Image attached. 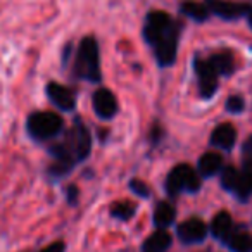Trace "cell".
Here are the masks:
<instances>
[{
    "mask_svg": "<svg viewBox=\"0 0 252 252\" xmlns=\"http://www.w3.org/2000/svg\"><path fill=\"white\" fill-rule=\"evenodd\" d=\"M50 156L54 158V164L50 166L49 175L54 178L66 176L78 162L85 161L92 152V135L88 128L76 119L71 130L66 133L63 140L56 142L49 149Z\"/></svg>",
    "mask_w": 252,
    "mask_h": 252,
    "instance_id": "obj_1",
    "label": "cell"
},
{
    "mask_svg": "<svg viewBox=\"0 0 252 252\" xmlns=\"http://www.w3.org/2000/svg\"><path fill=\"white\" fill-rule=\"evenodd\" d=\"M74 74L88 83L102 81L100 50H98V42L94 36H87L78 45L76 57H74Z\"/></svg>",
    "mask_w": 252,
    "mask_h": 252,
    "instance_id": "obj_2",
    "label": "cell"
},
{
    "mask_svg": "<svg viewBox=\"0 0 252 252\" xmlns=\"http://www.w3.org/2000/svg\"><path fill=\"white\" fill-rule=\"evenodd\" d=\"M64 128V121L59 114L50 111L32 112L26 119V131L36 142L56 140Z\"/></svg>",
    "mask_w": 252,
    "mask_h": 252,
    "instance_id": "obj_3",
    "label": "cell"
},
{
    "mask_svg": "<svg viewBox=\"0 0 252 252\" xmlns=\"http://www.w3.org/2000/svg\"><path fill=\"white\" fill-rule=\"evenodd\" d=\"M175 30H178V25L175 23V19L164 11H152L147 14L144 23V40L147 42V45L154 47L159 40H162L164 36H168L169 33H173Z\"/></svg>",
    "mask_w": 252,
    "mask_h": 252,
    "instance_id": "obj_4",
    "label": "cell"
},
{
    "mask_svg": "<svg viewBox=\"0 0 252 252\" xmlns=\"http://www.w3.org/2000/svg\"><path fill=\"white\" fill-rule=\"evenodd\" d=\"M200 189V178L195 169L189 164H178L169 171L166 178V192L171 197L182 192H197Z\"/></svg>",
    "mask_w": 252,
    "mask_h": 252,
    "instance_id": "obj_5",
    "label": "cell"
},
{
    "mask_svg": "<svg viewBox=\"0 0 252 252\" xmlns=\"http://www.w3.org/2000/svg\"><path fill=\"white\" fill-rule=\"evenodd\" d=\"M178 35L180 28L175 30L173 33H169L168 36H164L162 40H159L152 50H154L156 61L161 67H168L171 64H175L176 54H178Z\"/></svg>",
    "mask_w": 252,
    "mask_h": 252,
    "instance_id": "obj_6",
    "label": "cell"
},
{
    "mask_svg": "<svg viewBox=\"0 0 252 252\" xmlns=\"http://www.w3.org/2000/svg\"><path fill=\"white\" fill-rule=\"evenodd\" d=\"M92 105H94V112L104 121H109L112 119L119 111L118 105V98L107 88H98L94 94V98H92Z\"/></svg>",
    "mask_w": 252,
    "mask_h": 252,
    "instance_id": "obj_7",
    "label": "cell"
},
{
    "mask_svg": "<svg viewBox=\"0 0 252 252\" xmlns=\"http://www.w3.org/2000/svg\"><path fill=\"white\" fill-rule=\"evenodd\" d=\"M197 78H199V92L204 98H209L218 90V73L213 69L209 61H193Z\"/></svg>",
    "mask_w": 252,
    "mask_h": 252,
    "instance_id": "obj_8",
    "label": "cell"
},
{
    "mask_svg": "<svg viewBox=\"0 0 252 252\" xmlns=\"http://www.w3.org/2000/svg\"><path fill=\"white\" fill-rule=\"evenodd\" d=\"M47 97L63 112H71L76 107V98H74V94L71 92V88L56 83V81H50L47 85Z\"/></svg>",
    "mask_w": 252,
    "mask_h": 252,
    "instance_id": "obj_9",
    "label": "cell"
},
{
    "mask_svg": "<svg viewBox=\"0 0 252 252\" xmlns=\"http://www.w3.org/2000/svg\"><path fill=\"white\" fill-rule=\"evenodd\" d=\"M206 5L209 12L220 16L223 19H237L240 16L251 12V7L245 4H235V2H226V0H206Z\"/></svg>",
    "mask_w": 252,
    "mask_h": 252,
    "instance_id": "obj_10",
    "label": "cell"
},
{
    "mask_svg": "<svg viewBox=\"0 0 252 252\" xmlns=\"http://www.w3.org/2000/svg\"><path fill=\"white\" fill-rule=\"evenodd\" d=\"M207 235V226L204 224L202 220L199 218H190V220L183 221L178 226V237L185 244H197L202 242Z\"/></svg>",
    "mask_w": 252,
    "mask_h": 252,
    "instance_id": "obj_11",
    "label": "cell"
},
{
    "mask_svg": "<svg viewBox=\"0 0 252 252\" xmlns=\"http://www.w3.org/2000/svg\"><path fill=\"white\" fill-rule=\"evenodd\" d=\"M235 140H237V130L230 123H223V125L216 126L211 133V144L218 149H223V151H230L235 145Z\"/></svg>",
    "mask_w": 252,
    "mask_h": 252,
    "instance_id": "obj_12",
    "label": "cell"
},
{
    "mask_svg": "<svg viewBox=\"0 0 252 252\" xmlns=\"http://www.w3.org/2000/svg\"><path fill=\"white\" fill-rule=\"evenodd\" d=\"M221 168H223V158L218 152H206L199 159V173L204 178L214 176Z\"/></svg>",
    "mask_w": 252,
    "mask_h": 252,
    "instance_id": "obj_13",
    "label": "cell"
},
{
    "mask_svg": "<svg viewBox=\"0 0 252 252\" xmlns=\"http://www.w3.org/2000/svg\"><path fill=\"white\" fill-rule=\"evenodd\" d=\"M171 245V235L166 230H158L144 242V252H164Z\"/></svg>",
    "mask_w": 252,
    "mask_h": 252,
    "instance_id": "obj_14",
    "label": "cell"
},
{
    "mask_svg": "<svg viewBox=\"0 0 252 252\" xmlns=\"http://www.w3.org/2000/svg\"><path fill=\"white\" fill-rule=\"evenodd\" d=\"M176 216L175 207L169 202H159L154 209V224L159 230H166L169 224H173Z\"/></svg>",
    "mask_w": 252,
    "mask_h": 252,
    "instance_id": "obj_15",
    "label": "cell"
},
{
    "mask_svg": "<svg viewBox=\"0 0 252 252\" xmlns=\"http://www.w3.org/2000/svg\"><path fill=\"white\" fill-rule=\"evenodd\" d=\"M180 12L187 18L193 19L197 23H202L209 18V9H207L206 4H199V2H183L180 5Z\"/></svg>",
    "mask_w": 252,
    "mask_h": 252,
    "instance_id": "obj_16",
    "label": "cell"
},
{
    "mask_svg": "<svg viewBox=\"0 0 252 252\" xmlns=\"http://www.w3.org/2000/svg\"><path fill=\"white\" fill-rule=\"evenodd\" d=\"M211 231H213L214 237L220 238V240L226 238L231 231V216L230 214L224 213V211L218 213L216 216H214L213 223H211Z\"/></svg>",
    "mask_w": 252,
    "mask_h": 252,
    "instance_id": "obj_17",
    "label": "cell"
},
{
    "mask_svg": "<svg viewBox=\"0 0 252 252\" xmlns=\"http://www.w3.org/2000/svg\"><path fill=\"white\" fill-rule=\"evenodd\" d=\"M213 66V69L220 74H230L233 71V56L231 52H218L211 59H207Z\"/></svg>",
    "mask_w": 252,
    "mask_h": 252,
    "instance_id": "obj_18",
    "label": "cell"
},
{
    "mask_svg": "<svg viewBox=\"0 0 252 252\" xmlns=\"http://www.w3.org/2000/svg\"><path fill=\"white\" fill-rule=\"evenodd\" d=\"M137 213V207L135 204L128 202V200H121V202H116L112 204L111 207V216L116 218V220H121V221H126L133 218V214Z\"/></svg>",
    "mask_w": 252,
    "mask_h": 252,
    "instance_id": "obj_19",
    "label": "cell"
},
{
    "mask_svg": "<svg viewBox=\"0 0 252 252\" xmlns=\"http://www.w3.org/2000/svg\"><path fill=\"white\" fill-rule=\"evenodd\" d=\"M233 192L237 193L240 199H247L252 193V173L251 171H244L238 175L237 185H235Z\"/></svg>",
    "mask_w": 252,
    "mask_h": 252,
    "instance_id": "obj_20",
    "label": "cell"
},
{
    "mask_svg": "<svg viewBox=\"0 0 252 252\" xmlns=\"http://www.w3.org/2000/svg\"><path fill=\"white\" fill-rule=\"evenodd\" d=\"M233 252H252V238L247 233H235L228 240Z\"/></svg>",
    "mask_w": 252,
    "mask_h": 252,
    "instance_id": "obj_21",
    "label": "cell"
},
{
    "mask_svg": "<svg viewBox=\"0 0 252 252\" xmlns=\"http://www.w3.org/2000/svg\"><path fill=\"white\" fill-rule=\"evenodd\" d=\"M238 175H240V173H238L235 168H231V166L224 168L223 173H221V185H223L226 190H233L235 185H237Z\"/></svg>",
    "mask_w": 252,
    "mask_h": 252,
    "instance_id": "obj_22",
    "label": "cell"
},
{
    "mask_svg": "<svg viewBox=\"0 0 252 252\" xmlns=\"http://www.w3.org/2000/svg\"><path fill=\"white\" fill-rule=\"evenodd\" d=\"M130 189H131V192H133L135 195L142 197V199H147V197H151V187H149L145 182H142V180H138V178L131 180Z\"/></svg>",
    "mask_w": 252,
    "mask_h": 252,
    "instance_id": "obj_23",
    "label": "cell"
},
{
    "mask_svg": "<svg viewBox=\"0 0 252 252\" xmlns=\"http://www.w3.org/2000/svg\"><path fill=\"white\" fill-rule=\"evenodd\" d=\"M244 105H245V102L240 95H231L226 100V109L230 112H242L244 111Z\"/></svg>",
    "mask_w": 252,
    "mask_h": 252,
    "instance_id": "obj_24",
    "label": "cell"
},
{
    "mask_svg": "<svg viewBox=\"0 0 252 252\" xmlns=\"http://www.w3.org/2000/svg\"><path fill=\"white\" fill-rule=\"evenodd\" d=\"M66 251V245H64V242H54V244L47 245L45 249H42L40 252H64Z\"/></svg>",
    "mask_w": 252,
    "mask_h": 252,
    "instance_id": "obj_25",
    "label": "cell"
},
{
    "mask_svg": "<svg viewBox=\"0 0 252 252\" xmlns=\"http://www.w3.org/2000/svg\"><path fill=\"white\" fill-rule=\"evenodd\" d=\"M66 197H67V202H69V204H76V199H78V189H76V187H74V185L67 187Z\"/></svg>",
    "mask_w": 252,
    "mask_h": 252,
    "instance_id": "obj_26",
    "label": "cell"
},
{
    "mask_svg": "<svg viewBox=\"0 0 252 252\" xmlns=\"http://www.w3.org/2000/svg\"><path fill=\"white\" fill-rule=\"evenodd\" d=\"M161 135H162V130L159 128L158 125L152 128V131H151V140H152V144H158L159 142V138H161Z\"/></svg>",
    "mask_w": 252,
    "mask_h": 252,
    "instance_id": "obj_27",
    "label": "cell"
},
{
    "mask_svg": "<svg viewBox=\"0 0 252 252\" xmlns=\"http://www.w3.org/2000/svg\"><path fill=\"white\" fill-rule=\"evenodd\" d=\"M249 25H251V28H252V11L249 12Z\"/></svg>",
    "mask_w": 252,
    "mask_h": 252,
    "instance_id": "obj_28",
    "label": "cell"
}]
</instances>
